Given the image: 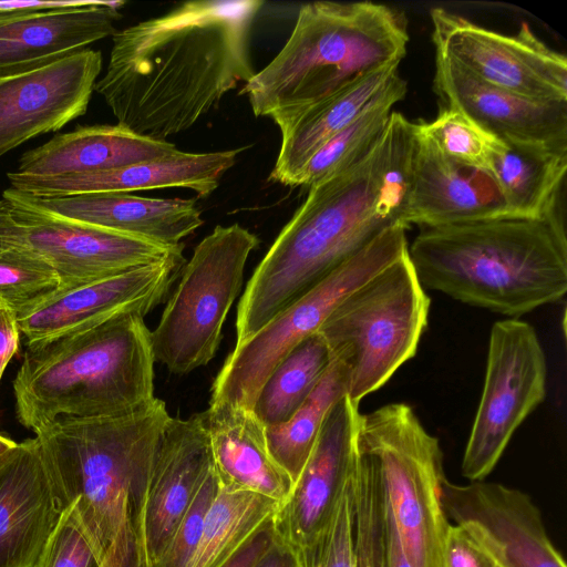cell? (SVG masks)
I'll use <instances>...</instances> for the list:
<instances>
[{"label":"cell","instance_id":"6da1fadb","mask_svg":"<svg viewBox=\"0 0 567 567\" xmlns=\"http://www.w3.org/2000/svg\"><path fill=\"white\" fill-rule=\"evenodd\" d=\"M259 0L187 1L116 31L96 91L117 124L165 141L190 128L255 71L249 34Z\"/></svg>","mask_w":567,"mask_h":567},{"label":"cell","instance_id":"7a4b0ae2","mask_svg":"<svg viewBox=\"0 0 567 567\" xmlns=\"http://www.w3.org/2000/svg\"><path fill=\"white\" fill-rule=\"evenodd\" d=\"M415 140V123L392 111L368 155L309 187L246 286L237 310L236 343L255 334L384 229L402 224Z\"/></svg>","mask_w":567,"mask_h":567},{"label":"cell","instance_id":"3957f363","mask_svg":"<svg viewBox=\"0 0 567 567\" xmlns=\"http://www.w3.org/2000/svg\"><path fill=\"white\" fill-rule=\"evenodd\" d=\"M164 401L122 416L68 419L35 433L62 509L69 508L100 567H151L145 512Z\"/></svg>","mask_w":567,"mask_h":567},{"label":"cell","instance_id":"277c9868","mask_svg":"<svg viewBox=\"0 0 567 567\" xmlns=\"http://www.w3.org/2000/svg\"><path fill=\"white\" fill-rule=\"evenodd\" d=\"M423 287L509 317L567 291V239L559 212L422 228L408 248Z\"/></svg>","mask_w":567,"mask_h":567},{"label":"cell","instance_id":"5b68a950","mask_svg":"<svg viewBox=\"0 0 567 567\" xmlns=\"http://www.w3.org/2000/svg\"><path fill=\"white\" fill-rule=\"evenodd\" d=\"M154 362L151 331L133 312L27 344L12 383L17 419L35 434L60 420L145 410L157 400Z\"/></svg>","mask_w":567,"mask_h":567},{"label":"cell","instance_id":"8992f818","mask_svg":"<svg viewBox=\"0 0 567 567\" xmlns=\"http://www.w3.org/2000/svg\"><path fill=\"white\" fill-rule=\"evenodd\" d=\"M404 16L388 6L316 1L303 4L279 53L245 83L256 117L271 120L311 105L406 54Z\"/></svg>","mask_w":567,"mask_h":567},{"label":"cell","instance_id":"52a82bcc","mask_svg":"<svg viewBox=\"0 0 567 567\" xmlns=\"http://www.w3.org/2000/svg\"><path fill=\"white\" fill-rule=\"evenodd\" d=\"M429 309L408 251L333 309L318 333L344 367L353 403L359 405L414 357Z\"/></svg>","mask_w":567,"mask_h":567},{"label":"cell","instance_id":"ba28073f","mask_svg":"<svg viewBox=\"0 0 567 567\" xmlns=\"http://www.w3.org/2000/svg\"><path fill=\"white\" fill-rule=\"evenodd\" d=\"M357 449L378 471L412 567H441L449 520L442 506L445 477L436 437L405 403L359 416Z\"/></svg>","mask_w":567,"mask_h":567},{"label":"cell","instance_id":"9c48e42d","mask_svg":"<svg viewBox=\"0 0 567 567\" xmlns=\"http://www.w3.org/2000/svg\"><path fill=\"white\" fill-rule=\"evenodd\" d=\"M258 237L239 224L216 226L183 266L157 327L151 331L155 362L187 374L215 355L221 329L244 280Z\"/></svg>","mask_w":567,"mask_h":567},{"label":"cell","instance_id":"30bf717a","mask_svg":"<svg viewBox=\"0 0 567 567\" xmlns=\"http://www.w3.org/2000/svg\"><path fill=\"white\" fill-rule=\"evenodd\" d=\"M406 228L395 224L384 229L255 334L236 343L213 382L210 402L252 410L262 384L278 363L302 340L317 333L349 293L408 251Z\"/></svg>","mask_w":567,"mask_h":567},{"label":"cell","instance_id":"8fae6325","mask_svg":"<svg viewBox=\"0 0 567 567\" xmlns=\"http://www.w3.org/2000/svg\"><path fill=\"white\" fill-rule=\"evenodd\" d=\"M547 364L535 329L508 318L491 330L482 398L461 471L472 482L495 467L511 437L546 395Z\"/></svg>","mask_w":567,"mask_h":567},{"label":"cell","instance_id":"7c38bea8","mask_svg":"<svg viewBox=\"0 0 567 567\" xmlns=\"http://www.w3.org/2000/svg\"><path fill=\"white\" fill-rule=\"evenodd\" d=\"M4 202L0 245L48 264L60 279V290L183 256V245L165 246Z\"/></svg>","mask_w":567,"mask_h":567},{"label":"cell","instance_id":"4fadbf2b","mask_svg":"<svg viewBox=\"0 0 567 567\" xmlns=\"http://www.w3.org/2000/svg\"><path fill=\"white\" fill-rule=\"evenodd\" d=\"M436 54L482 82L516 95L567 103V60L523 23L515 35L491 31L442 8L431 10Z\"/></svg>","mask_w":567,"mask_h":567},{"label":"cell","instance_id":"5bb4252c","mask_svg":"<svg viewBox=\"0 0 567 567\" xmlns=\"http://www.w3.org/2000/svg\"><path fill=\"white\" fill-rule=\"evenodd\" d=\"M446 517L461 526L499 567H566L530 497L498 483H441Z\"/></svg>","mask_w":567,"mask_h":567},{"label":"cell","instance_id":"9a60e30c","mask_svg":"<svg viewBox=\"0 0 567 567\" xmlns=\"http://www.w3.org/2000/svg\"><path fill=\"white\" fill-rule=\"evenodd\" d=\"M101 70V52L86 48L31 70L0 74V157L85 114Z\"/></svg>","mask_w":567,"mask_h":567},{"label":"cell","instance_id":"2e32d148","mask_svg":"<svg viewBox=\"0 0 567 567\" xmlns=\"http://www.w3.org/2000/svg\"><path fill=\"white\" fill-rule=\"evenodd\" d=\"M184 256L60 290L17 313L27 344L84 330L122 313L147 315L181 275Z\"/></svg>","mask_w":567,"mask_h":567},{"label":"cell","instance_id":"e0dca14e","mask_svg":"<svg viewBox=\"0 0 567 567\" xmlns=\"http://www.w3.org/2000/svg\"><path fill=\"white\" fill-rule=\"evenodd\" d=\"M359 416L348 395L330 409L290 496L274 516L277 536L295 548L313 542L334 513L353 471Z\"/></svg>","mask_w":567,"mask_h":567},{"label":"cell","instance_id":"ac0fdd59","mask_svg":"<svg viewBox=\"0 0 567 567\" xmlns=\"http://www.w3.org/2000/svg\"><path fill=\"white\" fill-rule=\"evenodd\" d=\"M434 89L496 138L567 150V103L529 100L488 85L436 54Z\"/></svg>","mask_w":567,"mask_h":567},{"label":"cell","instance_id":"d6986e66","mask_svg":"<svg viewBox=\"0 0 567 567\" xmlns=\"http://www.w3.org/2000/svg\"><path fill=\"white\" fill-rule=\"evenodd\" d=\"M501 217L509 215L492 175L449 159L416 128L402 224L427 228Z\"/></svg>","mask_w":567,"mask_h":567},{"label":"cell","instance_id":"ffe728a7","mask_svg":"<svg viewBox=\"0 0 567 567\" xmlns=\"http://www.w3.org/2000/svg\"><path fill=\"white\" fill-rule=\"evenodd\" d=\"M244 148L175 153L124 167L58 177L7 174L12 189L35 197H63L92 193H131L159 188H185L207 197L219 186Z\"/></svg>","mask_w":567,"mask_h":567},{"label":"cell","instance_id":"44dd1931","mask_svg":"<svg viewBox=\"0 0 567 567\" xmlns=\"http://www.w3.org/2000/svg\"><path fill=\"white\" fill-rule=\"evenodd\" d=\"M2 198L68 220L165 246L182 245V239L203 225L195 198H151L131 193L35 197L11 187L3 192Z\"/></svg>","mask_w":567,"mask_h":567},{"label":"cell","instance_id":"7402d4cb","mask_svg":"<svg viewBox=\"0 0 567 567\" xmlns=\"http://www.w3.org/2000/svg\"><path fill=\"white\" fill-rule=\"evenodd\" d=\"M63 509L37 437L0 463V567H33Z\"/></svg>","mask_w":567,"mask_h":567},{"label":"cell","instance_id":"603a6c76","mask_svg":"<svg viewBox=\"0 0 567 567\" xmlns=\"http://www.w3.org/2000/svg\"><path fill=\"white\" fill-rule=\"evenodd\" d=\"M213 467L208 437L197 414L169 416L156 452L145 512V542L151 567L166 550L190 502Z\"/></svg>","mask_w":567,"mask_h":567},{"label":"cell","instance_id":"cb8c5ba5","mask_svg":"<svg viewBox=\"0 0 567 567\" xmlns=\"http://www.w3.org/2000/svg\"><path fill=\"white\" fill-rule=\"evenodd\" d=\"M124 1L92 3L0 20V74L55 61L113 37Z\"/></svg>","mask_w":567,"mask_h":567},{"label":"cell","instance_id":"d4e9b609","mask_svg":"<svg viewBox=\"0 0 567 567\" xmlns=\"http://www.w3.org/2000/svg\"><path fill=\"white\" fill-rule=\"evenodd\" d=\"M197 416L208 437L219 488L254 492L280 505L288 499L293 483L272 458L266 426L252 410L209 402Z\"/></svg>","mask_w":567,"mask_h":567},{"label":"cell","instance_id":"484cf974","mask_svg":"<svg viewBox=\"0 0 567 567\" xmlns=\"http://www.w3.org/2000/svg\"><path fill=\"white\" fill-rule=\"evenodd\" d=\"M391 65L347 85L332 95L272 121L281 143L269 179L296 187L309 159L330 138L378 102L399 75Z\"/></svg>","mask_w":567,"mask_h":567},{"label":"cell","instance_id":"4316f807","mask_svg":"<svg viewBox=\"0 0 567 567\" xmlns=\"http://www.w3.org/2000/svg\"><path fill=\"white\" fill-rule=\"evenodd\" d=\"M177 151L169 142L140 135L125 126H78L23 153L17 174L58 177L103 172L159 158Z\"/></svg>","mask_w":567,"mask_h":567},{"label":"cell","instance_id":"83f0119b","mask_svg":"<svg viewBox=\"0 0 567 567\" xmlns=\"http://www.w3.org/2000/svg\"><path fill=\"white\" fill-rule=\"evenodd\" d=\"M567 171V150L499 141L487 172L509 217L538 218L557 207Z\"/></svg>","mask_w":567,"mask_h":567},{"label":"cell","instance_id":"f1b7e54d","mask_svg":"<svg viewBox=\"0 0 567 567\" xmlns=\"http://www.w3.org/2000/svg\"><path fill=\"white\" fill-rule=\"evenodd\" d=\"M279 507V502L254 492L219 488L206 513L190 567H220Z\"/></svg>","mask_w":567,"mask_h":567},{"label":"cell","instance_id":"f546056e","mask_svg":"<svg viewBox=\"0 0 567 567\" xmlns=\"http://www.w3.org/2000/svg\"><path fill=\"white\" fill-rule=\"evenodd\" d=\"M331 361L320 333L302 340L269 374L258 393L254 413L266 427L287 422L317 386Z\"/></svg>","mask_w":567,"mask_h":567},{"label":"cell","instance_id":"4dcf8cb0","mask_svg":"<svg viewBox=\"0 0 567 567\" xmlns=\"http://www.w3.org/2000/svg\"><path fill=\"white\" fill-rule=\"evenodd\" d=\"M348 393L344 367L332 359L306 401L285 423L267 426L268 450L295 484L316 443L330 409Z\"/></svg>","mask_w":567,"mask_h":567},{"label":"cell","instance_id":"1f68e13d","mask_svg":"<svg viewBox=\"0 0 567 567\" xmlns=\"http://www.w3.org/2000/svg\"><path fill=\"white\" fill-rule=\"evenodd\" d=\"M406 91V82L399 74L378 102L316 152L303 168L298 186L310 187L368 155L381 137L393 105L404 97Z\"/></svg>","mask_w":567,"mask_h":567},{"label":"cell","instance_id":"d6a6232c","mask_svg":"<svg viewBox=\"0 0 567 567\" xmlns=\"http://www.w3.org/2000/svg\"><path fill=\"white\" fill-rule=\"evenodd\" d=\"M348 488L353 567H388L384 492L375 465L358 449Z\"/></svg>","mask_w":567,"mask_h":567},{"label":"cell","instance_id":"836d02e7","mask_svg":"<svg viewBox=\"0 0 567 567\" xmlns=\"http://www.w3.org/2000/svg\"><path fill=\"white\" fill-rule=\"evenodd\" d=\"M420 134L427 137L449 159L473 168L487 171L496 138L454 107L444 109L431 122L415 123Z\"/></svg>","mask_w":567,"mask_h":567},{"label":"cell","instance_id":"e575fe53","mask_svg":"<svg viewBox=\"0 0 567 567\" xmlns=\"http://www.w3.org/2000/svg\"><path fill=\"white\" fill-rule=\"evenodd\" d=\"M61 289L55 271L23 250L0 245V300L16 313L30 309Z\"/></svg>","mask_w":567,"mask_h":567},{"label":"cell","instance_id":"d590c367","mask_svg":"<svg viewBox=\"0 0 567 567\" xmlns=\"http://www.w3.org/2000/svg\"><path fill=\"white\" fill-rule=\"evenodd\" d=\"M348 484L328 526L313 542L296 548L300 567H353Z\"/></svg>","mask_w":567,"mask_h":567},{"label":"cell","instance_id":"8d00e7d4","mask_svg":"<svg viewBox=\"0 0 567 567\" xmlns=\"http://www.w3.org/2000/svg\"><path fill=\"white\" fill-rule=\"evenodd\" d=\"M218 489L217 476L212 467L155 567H190L199 545L206 513Z\"/></svg>","mask_w":567,"mask_h":567},{"label":"cell","instance_id":"74e56055","mask_svg":"<svg viewBox=\"0 0 567 567\" xmlns=\"http://www.w3.org/2000/svg\"><path fill=\"white\" fill-rule=\"evenodd\" d=\"M33 567H100L69 508L63 511Z\"/></svg>","mask_w":567,"mask_h":567},{"label":"cell","instance_id":"f35d334b","mask_svg":"<svg viewBox=\"0 0 567 567\" xmlns=\"http://www.w3.org/2000/svg\"><path fill=\"white\" fill-rule=\"evenodd\" d=\"M441 567L499 566L461 526L450 525L443 543Z\"/></svg>","mask_w":567,"mask_h":567},{"label":"cell","instance_id":"ab89813d","mask_svg":"<svg viewBox=\"0 0 567 567\" xmlns=\"http://www.w3.org/2000/svg\"><path fill=\"white\" fill-rule=\"evenodd\" d=\"M274 517L266 522L225 564L220 567H254L270 548L277 534Z\"/></svg>","mask_w":567,"mask_h":567},{"label":"cell","instance_id":"60d3db41","mask_svg":"<svg viewBox=\"0 0 567 567\" xmlns=\"http://www.w3.org/2000/svg\"><path fill=\"white\" fill-rule=\"evenodd\" d=\"M93 0H0V20L41 11L83 7Z\"/></svg>","mask_w":567,"mask_h":567},{"label":"cell","instance_id":"b9f144b4","mask_svg":"<svg viewBox=\"0 0 567 567\" xmlns=\"http://www.w3.org/2000/svg\"><path fill=\"white\" fill-rule=\"evenodd\" d=\"M20 334L17 313L8 307H0V381L19 349Z\"/></svg>","mask_w":567,"mask_h":567},{"label":"cell","instance_id":"7bdbcfd3","mask_svg":"<svg viewBox=\"0 0 567 567\" xmlns=\"http://www.w3.org/2000/svg\"><path fill=\"white\" fill-rule=\"evenodd\" d=\"M254 567H300V561L296 548L277 536Z\"/></svg>","mask_w":567,"mask_h":567},{"label":"cell","instance_id":"ee69618b","mask_svg":"<svg viewBox=\"0 0 567 567\" xmlns=\"http://www.w3.org/2000/svg\"><path fill=\"white\" fill-rule=\"evenodd\" d=\"M17 445V442L8 436L0 434V463L14 451Z\"/></svg>","mask_w":567,"mask_h":567},{"label":"cell","instance_id":"f6af8a7d","mask_svg":"<svg viewBox=\"0 0 567 567\" xmlns=\"http://www.w3.org/2000/svg\"><path fill=\"white\" fill-rule=\"evenodd\" d=\"M4 207H6V202L2 198V199H0V214L3 212Z\"/></svg>","mask_w":567,"mask_h":567},{"label":"cell","instance_id":"bcb514c9","mask_svg":"<svg viewBox=\"0 0 567 567\" xmlns=\"http://www.w3.org/2000/svg\"><path fill=\"white\" fill-rule=\"evenodd\" d=\"M0 307H6V305L0 300Z\"/></svg>","mask_w":567,"mask_h":567}]
</instances>
